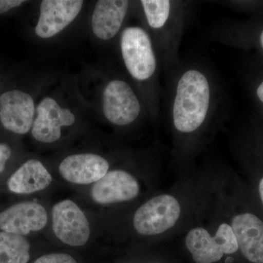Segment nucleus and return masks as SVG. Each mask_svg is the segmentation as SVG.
Here are the masks:
<instances>
[{
    "mask_svg": "<svg viewBox=\"0 0 263 263\" xmlns=\"http://www.w3.org/2000/svg\"><path fill=\"white\" fill-rule=\"evenodd\" d=\"M210 85L200 71L185 72L176 88L173 121L180 133H191L205 122L210 105Z\"/></svg>",
    "mask_w": 263,
    "mask_h": 263,
    "instance_id": "1",
    "label": "nucleus"
},
{
    "mask_svg": "<svg viewBox=\"0 0 263 263\" xmlns=\"http://www.w3.org/2000/svg\"><path fill=\"white\" fill-rule=\"evenodd\" d=\"M183 207L172 194L163 193L142 204L133 216V228L143 236H157L167 233L179 222Z\"/></svg>",
    "mask_w": 263,
    "mask_h": 263,
    "instance_id": "2",
    "label": "nucleus"
},
{
    "mask_svg": "<svg viewBox=\"0 0 263 263\" xmlns=\"http://www.w3.org/2000/svg\"><path fill=\"white\" fill-rule=\"evenodd\" d=\"M185 245L196 263L216 262L239 249L231 226L224 221L214 234L203 227L192 228L185 237Z\"/></svg>",
    "mask_w": 263,
    "mask_h": 263,
    "instance_id": "3",
    "label": "nucleus"
},
{
    "mask_svg": "<svg viewBox=\"0 0 263 263\" xmlns=\"http://www.w3.org/2000/svg\"><path fill=\"white\" fill-rule=\"evenodd\" d=\"M121 49L126 67L134 79L145 81L153 76L157 60L149 36L143 29L131 27L124 29Z\"/></svg>",
    "mask_w": 263,
    "mask_h": 263,
    "instance_id": "4",
    "label": "nucleus"
},
{
    "mask_svg": "<svg viewBox=\"0 0 263 263\" xmlns=\"http://www.w3.org/2000/svg\"><path fill=\"white\" fill-rule=\"evenodd\" d=\"M53 230L62 243L70 247H82L87 243L91 229L87 218L75 202L64 200L52 209Z\"/></svg>",
    "mask_w": 263,
    "mask_h": 263,
    "instance_id": "5",
    "label": "nucleus"
},
{
    "mask_svg": "<svg viewBox=\"0 0 263 263\" xmlns=\"http://www.w3.org/2000/svg\"><path fill=\"white\" fill-rule=\"evenodd\" d=\"M103 113L118 126L131 124L139 116L141 105L130 86L120 80L110 81L103 93Z\"/></svg>",
    "mask_w": 263,
    "mask_h": 263,
    "instance_id": "6",
    "label": "nucleus"
},
{
    "mask_svg": "<svg viewBox=\"0 0 263 263\" xmlns=\"http://www.w3.org/2000/svg\"><path fill=\"white\" fill-rule=\"evenodd\" d=\"M141 191L135 176L124 170L108 171L91 188V199L100 205L118 203L134 200Z\"/></svg>",
    "mask_w": 263,
    "mask_h": 263,
    "instance_id": "7",
    "label": "nucleus"
},
{
    "mask_svg": "<svg viewBox=\"0 0 263 263\" xmlns=\"http://www.w3.org/2000/svg\"><path fill=\"white\" fill-rule=\"evenodd\" d=\"M47 222V212L37 202H18L0 213V230L21 236L40 231Z\"/></svg>",
    "mask_w": 263,
    "mask_h": 263,
    "instance_id": "8",
    "label": "nucleus"
},
{
    "mask_svg": "<svg viewBox=\"0 0 263 263\" xmlns=\"http://www.w3.org/2000/svg\"><path fill=\"white\" fill-rule=\"evenodd\" d=\"M75 121V116L69 109L62 108L53 99L44 98L37 108V117L32 127V136L41 143H53L61 137L62 127L72 125Z\"/></svg>",
    "mask_w": 263,
    "mask_h": 263,
    "instance_id": "9",
    "label": "nucleus"
},
{
    "mask_svg": "<svg viewBox=\"0 0 263 263\" xmlns=\"http://www.w3.org/2000/svg\"><path fill=\"white\" fill-rule=\"evenodd\" d=\"M34 117V103L30 95L13 90L0 97V121L8 130L26 134L32 129Z\"/></svg>",
    "mask_w": 263,
    "mask_h": 263,
    "instance_id": "10",
    "label": "nucleus"
},
{
    "mask_svg": "<svg viewBox=\"0 0 263 263\" xmlns=\"http://www.w3.org/2000/svg\"><path fill=\"white\" fill-rule=\"evenodd\" d=\"M84 5L81 0H44L35 27L38 37H53L77 17Z\"/></svg>",
    "mask_w": 263,
    "mask_h": 263,
    "instance_id": "11",
    "label": "nucleus"
},
{
    "mask_svg": "<svg viewBox=\"0 0 263 263\" xmlns=\"http://www.w3.org/2000/svg\"><path fill=\"white\" fill-rule=\"evenodd\" d=\"M230 224L246 258L263 263V221L252 213H240L233 216Z\"/></svg>",
    "mask_w": 263,
    "mask_h": 263,
    "instance_id": "12",
    "label": "nucleus"
},
{
    "mask_svg": "<svg viewBox=\"0 0 263 263\" xmlns=\"http://www.w3.org/2000/svg\"><path fill=\"white\" fill-rule=\"evenodd\" d=\"M108 161L94 154H80L66 157L59 167L65 181L86 185L97 182L108 172Z\"/></svg>",
    "mask_w": 263,
    "mask_h": 263,
    "instance_id": "13",
    "label": "nucleus"
},
{
    "mask_svg": "<svg viewBox=\"0 0 263 263\" xmlns=\"http://www.w3.org/2000/svg\"><path fill=\"white\" fill-rule=\"evenodd\" d=\"M128 8L129 2L125 0L98 1L91 20L95 35L103 41L113 38L122 27Z\"/></svg>",
    "mask_w": 263,
    "mask_h": 263,
    "instance_id": "14",
    "label": "nucleus"
},
{
    "mask_svg": "<svg viewBox=\"0 0 263 263\" xmlns=\"http://www.w3.org/2000/svg\"><path fill=\"white\" fill-rule=\"evenodd\" d=\"M53 178L42 162L30 160L24 162L10 176L8 187L10 192L20 195H28L42 191L51 184Z\"/></svg>",
    "mask_w": 263,
    "mask_h": 263,
    "instance_id": "15",
    "label": "nucleus"
},
{
    "mask_svg": "<svg viewBox=\"0 0 263 263\" xmlns=\"http://www.w3.org/2000/svg\"><path fill=\"white\" fill-rule=\"evenodd\" d=\"M30 245L24 236L0 232V263H27Z\"/></svg>",
    "mask_w": 263,
    "mask_h": 263,
    "instance_id": "16",
    "label": "nucleus"
},
{
    "mask_svg": "<svg viewBox=\"0 0 263 263\" xmlns=\"http://www.w3.org/2000/svg\"><path fill=\"white\" fill-rule=\"evenodd\" d=\"M141 3L150 27L154 29L163 27L171 13V2L167 0H143Z\"/></svg>",
    "mask_w": 263,
    "mask_h": 263,
    "instance_id": "17",
    "label": "nucleus"
},
{
    "mask_svg": "<svg viewBox=\"0 0 263 263\" xmlns=\"http://www.w3.org/2000/svg\"><path fill=\"white\" fill-rule=\"evenodd\" d=\"M34 263H77L70 255L63 253L46 254L36 259Z\"/></svg>",
    "mask_w": 263,
    "mask_h": 263,
    "instance_id": "18",
    "label": "nucleus"
},
{
    "mask_svg": "<svg viewBox=\"0 0 263 263\" xmlns=\"http://www.w3.org/2000/svg\"><path fill=\"white\" fill-rule=\"evenodd\" d=\"M11 157V149L5 143H0V174L5 170L7 161Z\"/></svg>",
    "mask_w": 263,
    "mask_h": 263,
    "instance_id": "19",
    "label": "nucleus"
},
{
    "mask_svg": "<svg viewBox=\"0 0 263 263\" xmlns=\"http://www.w3.org/2000/svg\"><path fill=\"white\" fill-rule=\"evenodd\" d=\"M24 1L22 0H0V14L9 11L12 8L20 6Z\"/></svg>",
    "mask_w": 263,
    "mask_h": 263,
    "instance_id": "20",
    "label": "nucleus"
},
{
    "mask_svg": "<svg viewBox=\"0 0 263 263\" xmlns=\"http://www.w3.org/2000/svg\"><path fill=\"white\" fill-rule=\"evenodd\" d=\"M257 95L259 100L263 103V82L257 88Z\"/></svg>",
    "mask_w": 263,
    "mask_h": 263,
    "instance_id": "21",
    "label": "nucleus"
},
{
    "mask_svg": "<svg viewBox=\"0 0 263 263\" xmlns=\"http://www.w3.org/2000/svg\"><path fill=\"white\" fill-rule=\"evenodd\" d=\"M258 188L259 197H260L261 201H262L263 205V177L259 181Z\"/></svg>",
    "mask_w": 263,
    "mask_h": 263,
    "instance_id": "22",
    "label": "nucleus"
},
{
    "mask_svg": "<svg viewBox=\"0 0 263 263\" xmlns=\"http://www.w3.org/2000/svg\"><path fill=\"white\" fill-rule=\"evenodd\" d=\"M260 43H261V46H262V47L263 48V31L262 33H261L260 34Z\"/></svg>",
    "mask_w": 263,
    "mask_h": 263,
    "instance_id": "23",
    "label": "nucleus"
},
{
    "mask_svg": "<svg viewBox=\"0 0 263 263\" xmlns=\"http://www.w3.org/2000/svg\"><path fill=\"white\" fill-rule=\"evenodd\" d=\"M154 263H157V262H154Z\"/></svg>",
    "mask_w": 263,
    "mask_h": 263,
    "instance_id": "24",
    "label": "nucleus"
}]
</instances>
